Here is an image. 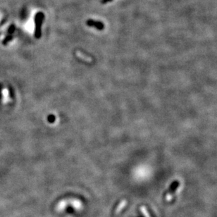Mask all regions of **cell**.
<instances>
[{"label": "cell", "instance_id": "6da1fadb", "mask_svg": "<svg viewBox=\"0 0 217 217\" xmlns=\"http://www.w3.org/2000/svg\"><path fill=\"white\" fill-rule=\"evenodd\" d=\"M71 206L73 208L77 211L80 210L83 208V203L78 199H70V200H64L60 201L56 205V209L58 212H62L66 206Z\"/></svg>", "mask_w": 217, "mask_h": 217}, {"label": "cell", "instance_id": "7a4b0ae2", "mask_svg": "<svg viewBox=\"0 0 217 217\" xmlns=\"http://www.w3.org/2000/svg\"><path fill=\"white\" fill-rule=\"evenodd\" d=\"M44 19V15L42 12H38L35 16V37L36 38H40L41 37V26L42 21Z\"/></svg>", "mask_w": 217, "mask_h": 217}, {"label": "cell", "instance_id": "3957f363", "mask_svg": "<svg viewBox=\"0 0 217 217\" xmlns=\"http://www.w3.org/2000/svg\"><path fill=\"white\" fill-rule=\"evenodd\" d=\"M87 24L89 26H92V27H95L97 28V29L101 30H102L103 28H104V23H102V22L100 21H94V20H88V21H87Z\"/></svg>", "mask_w": 217, "mask_h": 217}, {"label": "cell", "instance_id": "277c9868", "mask_svg": "<svg viewBox=\"0 0 217 217\" xmlns=\"http://www.w3.org/2000/svg\"><path fill=\"white\" fill-rule=\"evenodd\" d=\"M127 204V201L125 200H123L122 201H121L120 203H119V204L118 205V206L116 207V214H118L120 213L121 211L123 210V209L125 208V206H126Z\"/></svg>", "mask_w": 217, "mask_h": 217}, {"label": "cell", "instance_id": "5b68a950", "mask_svg": "<svg viewBox=\"0 0 217 217\" xmlns=\"http://www.w3.org/2000/svg\"><path fill=\"white\" fill-rule=\"evenodd\" d=\"M140 209L141 213L144 215V216L145 217H151L149 214V212H148L147 208H146V206H140Z\"/></svg>", "mask_w": 217, "mask_h": 217}, {"label": "cell", "instance_id": "8992f818", "mask_svg": "<svg viewBox=\"0 0 217 217\" xmlns=\"http://www.w3.org/2000/svg\"><path fill=\"white\" fill-rule=\"evenodd\" d=\"M112 1V0H102L101 1V3L102 4H107L108 2H110Z\"/></svg>", "mask_w": 217, "mask_h": 217}, {"label": "cell", "instance_id": "52a82bcc", "mask_svg": "<svg viewBox=\"0 0 217 217\" xmlns=\"http://www.w3.org/2000/svg\"><path fill=\"white\" fill-rule=\"evenodd\" d=\"M2 14L0 13V21H2Z\"/></svg>", "mask_w": 217, "mask_h": 217}]
</instances>
